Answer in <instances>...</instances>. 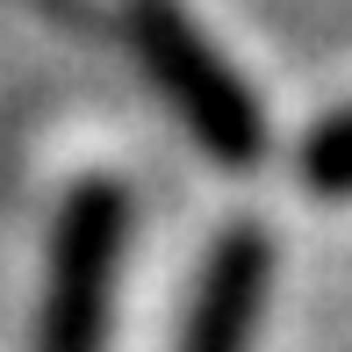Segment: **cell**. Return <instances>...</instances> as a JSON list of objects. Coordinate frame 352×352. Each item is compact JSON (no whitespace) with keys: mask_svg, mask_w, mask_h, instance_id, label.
I'll return each mask as SVG.
<instances>
[{"mask_svg":"<svg viewBox=\"0 0 352 352\" xmlns=\"http://www.w3.org/2000/svg\"><path fill=\"white\" fill-rule=\"evenodd\" d=\"M122 36H130L137 65L166 94V108L195 130V144L216 166L245 173L266 158V108L259 94L237 79V65L209 43V29L180 8V0H130L122 8Z\"/></svg>","mask_w":352,"mask_h":352,"instance_id":"1","label":"cell"},{"mask_svg":"<svg viewBox=\"0 0 352 352\" xmlns=\"http://www.w3.org/2000/svg\"><path fill=\"white\" fill-rule=\"evenodd\" d=\"M122 245H130V195L116 180H79L58 209L36 352H101L108 345V302H116Z\"/></svg>","mask_w":352,"mask_h":352,"instance_id":"2","label":"cell"},{"mask_svg":"<svg viewBox=\"0 0 352 352\" xmlns=\"http://www.w3.org/2000/svg\"><path fill=\"white\" fill-rule=\"evenodd\" d=\"M266 287H274V237L259 223H230L216 237L209 266H201V287L187 302V324H180L173 352H252Z\"/></svg>","mask_w":352,"mask_h":352,"instance_id":"3","label":"cell"},{"mask_svg":"<svg viewBox=\"0 0 352 352\" xmlns=\"http://www.w3.org/2000/svg\"><path fill=\"white\" fill-rule=\"evenodd\" d=\"M295 173H302V187H309V195H352V108L324 116L309 137H302Z\"/></svg>","mask_w":352,"mask_h":352,"instance_id":"4","label":"cell"},{"mask_svg":"<svg viewBox=\"0 0 352 352\" xmlns=\"http://www.w3.org/2000/svg\"><path fill=\"white\" fill-rule=\"evenodd\" d=\"M43 14H58V22H79V29H94V8L87 0H36Z\"/></svg>","mask_w":352,"mask_h":352,"instance_id":"5","label":"cell"}]
</instances>
